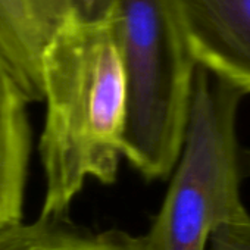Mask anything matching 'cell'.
<instances>
[{
  "mask_svg": "<svg viewBox=\"0 0 250 250\" xmlns=\"http://www.w3.org/2000/svg\"><path fill=\"white\" fill-rule=\"evenodd\" d=\"M42 87L40 218L63 219L88 180L109 186L118 177L127 87L112 22L58 28L42 56Z\"/></svg>",
  "mask_w": 250,
  "mask_h": 250,
  "instance_id": "cell-1",
  "label": "cell"
},
{
  "mask_svg": "<svg viewBox=\"0 0 250 250\" xmlns=\"http://www.w3.org/2000/svg\"><path fill=\"white\" fill-rule=\"evenodd\" d=\"M243 94L196 65L181 152L145 235L150 250H206L221 225L250 218L241 197L250 161L238 140Z\"/></svg>",
  "mask_w": 250,
  "mask_h": 250,
  "instance_id": "cell-2",
  "label": "cell"
},
{
  "mask_svg": "<svg viewBox=\"0 0 250 250\" xmlns=\"http://www.w3.org/2000/svg\"><path fill=\"white\" fill-rule=\"evenodd\" d=\"M0 250H150L146 237L127 231H87L65 219L39 218L0 231Z\"/></svg>",
  "mask_w": 250,
  "mask_h": 250,
  "instance_id": "cell-7",
  "label": "cell"
},
{
  "mask_svg": "<svg viewBox=\"0 0 250 250\" xmlns=\"http://www.w3.org/2000/svg\"><path fill=\"white\" fill-rule=\"evenodd\" d=\"M71 20L84 25L112 22L116 0H68Z\"/></svg>",
  "mask_w": 250,
  "mask_h": 250,
  "instance_id": "cell-9",
  "label": "cell"
},
{
  "mask_svg": "<svg viewBox=\"0 0 250 250\" xmlns=\"http://www.w3.org/2000/svg\"><path fill=\"white\" fill-rule=\"evenodd\" d=\"M206 250H250V218L216 228Z\"/></svg>",
  "mask_w": 250,
  "mask_h": 250,
  "instance_id": "cell-8",
  "label": "cell"
},
{
  "mask_svg": "<svg viewBox=\"0 0 250 250\" xmlns=\"http://www.w3.org/2000/svg\"><path fill=\"white\" fill-rule=\"evenodd\" d=\"M30 3L49 39L71 20L68 0H30Z\"/></svg>",
  "mask_w": 250,
  "mask_h": 250,
  "instance_id": "cell-10",
  "label": "cell"
},
{
  "mask_svg": "<svg viewBox=\"0 0 250 250\" xmlns=\"http://www.w3.org/2000/svg\"><path fill=\"white\" fill-rule=\"evenodd\" d=\"M112 28L127 87L122 158L146 180L165 178L181 152L196 63L169 0H116Z\"/></svg>",
  "mask_w": 250,
  "mask_h": 250,
  "instance_id": "cell-3",
  "label": "cell"
},
{
  "mask_svg": "<svg viewBox=\"0 0 250 250\" xmlns=\"http://www.w3.org/2000/svg\"><path fill=\"white\" fill-rule=\"evenodd\" d=\"M194 63L250 94V0H169Z\"/></svg>",
  "mask_w": 250,
  "mask_h": 250,
  "instance_id": "cell-4",
  "label": "cell"
},
{
  "mask_svg": "<svg viewBox=\"0 0 250 250\" xmlns=\"http://www.w3.org/2000/svg\"><path fill=\"white\" fill-rule=\"evenodd\" d=\"M47 42L30 0H0V58L30 102L43 100L42 56Z\"/></svg>",
  "mask_w": 250,
  "mask_h": 250,
  "instance_id": "cell-6",
  "label": "cell"
},
{
  "mask_svg": "<svg viewBox=\"0 0 250 250\" xmlns=\"http://www.w3.org/2000/svg\"><path fill=\"white\" fill-rule=\"evenodd\" d=\"M28 99L0 58V231L22 221L31 153Z\"/></svg>",
  "mask_w": 250,
  "mask_h": 250,
  "instance_id": "cell-5",
  "label": "cell"
}]
</instances>
